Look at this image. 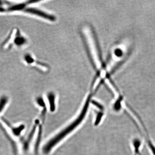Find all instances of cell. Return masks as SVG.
<instances>
[{"label":"cell","mask_w":155,"mask_h":155,"mask_svg":"<svg viewBox=\"0 0 155 155\" xmlns=\"http://www.w3.org/2000/svg\"><path fill=\"white\" fill-rule=\"evenodd\" d=\"M92 29H90L84 38L87 49L92 64L97 72H104L106 65L103 62L101 52L96 35Z\"/></svg>","instance_id":"1"},{"label":"cell","mask_w":155,"mask_h":155,"mask_svg":"<svg viewBox=\"0 0 155 155\" xmlns=\"http://www.w3.org/2000/svg\"><path fill=\"white\" fill-rule=\"evenodd\" d=\"M29 6L30 5L27 6L23 10L22 12L26 13L27 14H30L31 15H34V16L41 17L43 19L49 20L52 22L56 21V17L54 15L48 14L46 12L40 10V9L30 7Z\"/></svg>","instance_id":"2"},{"label":"cell","mask_w":155,"mask_h":155,"mask_svg":"<svg viewBox=\"0 0 155 155\" xmlns=\"http://www.w3.org/2000/svg\"><path fill=\"white\" fill-rule=\"evenodd\" d=\"M14 35H12V43L16 47L21 48L24 47L28 43V38L23 35L19 29H16Z\"/></svg>","instance_id":"3"},{"label":"cell","mask_w":155,"mask_h":155,"mask_svg":"<svg viewBox=\"0 0 155 155\" xmlns=\"http://www.w3.org/2000/svg\"><path fill=\"white\" fill-rule=\"evenodd\" d=\"M23 60L28 65L34 66L37 61L36 59L29 54H25L23 57Z\"/></svg>","instance_id":"4"},{"label":"cell","mask_w":155,"mask_h":155,"mask_svg":"<svg viewBox=\"0 0 155 155\" xmlns=\"http://www.w3.org/2000/svg\"><path fill=\"white\" fill-rule=\"evenodd\" d=\"M141 141L138 138H135L133 140V146L134 149V155L140 154V148L141 146Z\"/></svg>","instance_id":"5"}]
</instances>
